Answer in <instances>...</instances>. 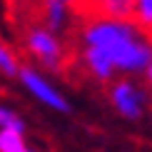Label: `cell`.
Listing matches in <instances>:
<instances>
[{"instance_id":"7a4b0ae2","label":"cell","mask_w":152,"mask_h":152,"mask_svg":"<svg viewBox=\"0 0 152 152\" xmlns=\"http://www.w3.org/2000/svg\"><path fill=\"white\" fill-rule=\"evenodd\" d=\"M25 48L48 70H60L62 60H65V48H62L58 33H53L45 25H35L25 33Z\"/></svg>"},{"instance_id":"277c9868","label":"cell","mask_w":152,"mask_h":152,"mask_svg":"<svg viewBox=\"0 0 152 152\" xmlns=\"http://www.w3.org/2000/svg\"><path fill=\"white\" fill-rule=\"evenodd\" d=\"M110 105L125 120H140L147 107V92L132 80H115L110 85Z\"/></svg>"},{"instance_id":"7c38bea8","label":"cell","mask_w":152,"mask_h":152,"mask_svg":"<svg viewBox=\"0 0 152 152\" xmlns=\"http://www.w3.org/2000/svg\"><path fill=\"white\" fill-rule=\"evenodd\" d=\"M145 80H147V87L152 90V62L147 65V70H145Z\"/></svg>"},{"instance_id":"30bf717a","label":"cell","mask_w":152,"mask_h":152,"mask_svg":"<svg viewBox=\"0 0 152 152\" xmlns=\"http://www.w3.org/2000/svg\"><path fill=\"white\" fill-rule=\"evenodd\" d=\"M0 72H3L5 77H15V75L20 72V62H18L15 53L5 45L3 40H0Z\"/></svg>"},{"instance_id":"5b68a950","label":"cell","mask_w":152,"mask_h":152,"mask_svg":"<svg viewBox=\"0 0 152 152\" xmlns=\"http://www.w3.org/2000/svg\"><path fill=\"white\" fill-rule=\"evenodd\" d=\"M80 62H82V67H85L95 80H100V82H112V80H115V75H117L112 60L107 58V53H105V50H100V48L82 45Z\"/></svg>"},{"instance_id":"3957f363","label":"cell","mask_w":152,"mask_h":152,"mask_svg":"<svg viewBox=\"0 0 152 152\" xmlns=\"http://www.w3.org/2000/svg\"><path fill=\"white\" fill-rule=\"evenodd\" d=\"M18 77H20L23 87L33 95L40 105H45V107H50V110H55V112H62V115H65V112H70V102L65 100V95H62L58 87L53 85V82H48L40 72L35 70V67L20 65Z\"/></svg>"},{"instance_id":"9c48e42d","label":"cell","mask_w":152,"mask_h":152,"mask_svg":"<svg viewBox=\"0 0 152 152\" xmlns=\"http://www.w3.org/2000/svg\"><path fill=\"white\" fill-rule=\"evenodd\" d=\"M140 28L147 35H152V0H135V15H132Z\"/></svg>"},{"instance_id":"8992f818","label":"cell","mask_w":152,"mask_h":152,"mask_svg":"<svg viewBox=\"0 0 152 152\" xmlns=\"http://www.w3.org/2000/svg\"><path fill=\"white\" fill-rule=\"evenodd\" d=\"M92 15H107V18H132L135 15V0H85L82 8Z\"/></svg>"},{"instance_id":"5bb4252c","label":"cell","mask_w":152,"mask_h":152,"mask_svg":"<svg viewBox=\"0 0 152 152\" xmlns=\"http://www.w3.org/2000/svg\"><path fill=\"white\" fill-rule=\"evenodd\" d=\"M25 152H42V150H33V147H28V150H25Z\"/></svg>"},{"instance_id":"4fadbf2b","label":"cell","mask_w":152,"mask_h":152,"mask_svg":"<svg viewBox=\"0 0 152 152\" xmlns=\"http://www.w3.org/2000/svg\"><path fill=\"white\" fill-rule=\"evenodd\" d=\"M67 5H70V8H82V3H85V0H65Z\"/></svg>"},{"instance_id":"8fae6325","label":"cell","mask_w":152,"mask_h":152,"mask_svg":"<svg viewBox=\"0 0 152 152\" xmlns=\"http://www.w3.org/2000/svg\"><path fill=\"white\" fill-rule=\"evenodd\" d=\"M0 127H12V130L25 132V122H23V117L18 115L15 110H10V107L0 105Z\"/></svg>"},{"instance_id":"ba28073f","label":"cell","mask_w":152,"mask_h":152,"mask_svg":"<svg viewBox=\"0 0 152 152\" xmlns=\"http://www.w3.org/2000/svg\"><path fill=\"white\" fill-rule=\"evenodd\" d=\"M25 132L12 127H0V152H25Z\"/></svg>"},{"instance_id":"6da1fadb","label":"cell","mask_w":152,"mask_h":152,"mask_svg":"<svg viewBox=\"0 0 152 152\" xmlns=\"http://www.w3.org/2000/svg\"><path fill=\"white\" fill-rule=\"evenodd\" d=\"M80 42L107 53L117 72L145 75L152 62V37L132 18L92 15L80 28Z\"/></svg>"},{"instance_id":"52a82bcc","label":"cell","mask_w":152,"mask_h":152,"mask_svg":"<svg viewBox=\"0 0 152 152\" xmlns=\"http://www.w3.org/2000/svg\"><path fill=\"white\" fill-rule=\"evenodd\" d=\"M42 20L53 33H62L70 23V5L65 0H42Z\"/></svg>"}]
</instances>
